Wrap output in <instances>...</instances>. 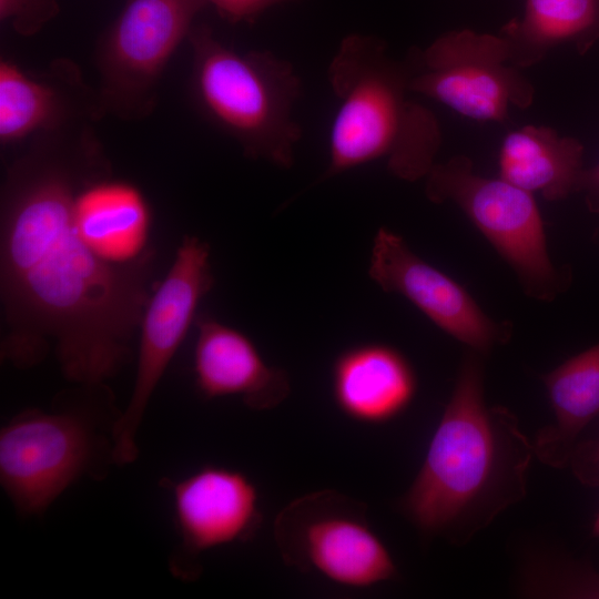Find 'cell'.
I'll list each match as a JSON object with an SVG mask.
<instances>
[{
  "mask_svg": "<svg viewBox=\"0 0 599 599\" xmlns=\"http://www.w3.org/2000/svg\"><path fill=\"white\" fill-rule=\"evenodd\" d=\"M102 173L92 141L43 143L9 169L1 199V355L30 367L53 342L65 377L87 386L102 384L128 361L154 291V252L114 265L75 229V194Z\"/></svg>",
  "mask_w": 599,
  "mask_h": 599,
  "instance_id": "1",
  "label": "cell"
},
{
  "mask_svg": "<svg viewBox=\"0 0 599 599\" xmlns=\"http://www.w3.org/2000/svg\"><path fill=\"white\" fill-rule=\"evenodd\" d=\"M483 390L481 364L471 354L400 500L402 511L426 535L467 541L525 496L532 444L510 412L485 404Z\"/></svg>",
  "mask_w": 599,
  "mask_h": 599,
  "instance_id": "2",
  "label": "cell"
},
{
  "mask_svg": "<svg viewBox=\"0 0 599 599\" xmlns=\"http://www.w3.org/2000/svg\"><path fill=\"white\" fill-rule=\"evenodd\" d=\"M337 100L321 180L376 161L396 177L425 179L441 145L435 113L414 100L405 61L373 35L344 38L327 70Z\"/></svg>",
  "mask_w": 599,
  "mask_h": 599,
  "instance_id": "3",
  "label": "cell"
},
{
  "mask_svg": "<svg viewBox=\"0 0 599 599\" xmlns=\"http://www.w3.org/2000/svg\"><path fill=\"white\" fill-rule=\"evenodd\" d=\"M192 89L203 114L251 159L288 169L302 129L294 115L302 92L293 65L270 51L241 53L206 26L189 35Z\"/></svg>",
  "mask_w": 599,
  "mask_h": 599,
  "instance_id": "4",
  "label": "cell"
},
{
  "mask_svg": "<svg viewBox=\"0 0 599 599\" xmlns=\"http://www.w3.org/2000/svg\"><path fill=\"white\" fill-rule=\"evenodd\" d=\"M425 182L428 200L456 204L511 266L530 297H556L561 280L549 257L534 194L501 177L477 174L465 155L435 163Z\"/></svg>",
  "mask_w": 599,
  "mask_h": 599,
  "instance_id": "5",
  "label": "cell"
},
{
  "mask_svg": "<svg viewBox=\"0 0 599 599\" xmlns=\"http://www.w3.org/2000/svg\"><path fill=\"white\" fill-rule=\"evenodd\" d=\"M274 538L287 566L343 587L370 588L397 576L365 506L335 490L291 501L276 517Z\"/></svg>",
  "mask_w": 599,
  "mask_h": 599,
  "instance_id": "6",
  "label": "cell"
},
{
  "mask_svg": "<svg viewBox=\"0 0 599 599\" xmlns=\"http://www.w3.org/2000/svg\"><path fill=\"white\" fill-rule=\"evenodd\" d=\"M404 61L413 93L476 121L506 122L510 108L534 102V85L510 63L499 34L448 31Z\"/></svg>",
  "mask_w": 599,
  "mask_h": 599,
  "instance_id": "7",
  "label": "cell"
},
{
  "mask_svg": "<svg viewBox=\"0 0 599 599\" xmlns=\"http://www.w3.org/2000/svg\"><path fill=\"white\" fill-rule=\"evenodd\" d=\"M210 256L205 241L185 235L165 277L152 292L140 324L133 392L112 429L113 463L129 464L138 456L135 437L151 396L214 284Z\"/></svg>",
  "mask_w": 599,
  "mask_h": 599,
  "instance_id": "8",
  "label": "cell"
},
{
  "mask_svg": "<svg viewBox=\"0 0 599 599\" xmlns=\"http://www.w3.org/2000/svg\"><path fill=\"white\" fill-rule=\"evenodd\" d=\"M207 0H126L98 48L102 108L125 118L150 112L173 53Z\"/></svg>",
  "mask_w": 599,
  "mask_h": 599,
  "instance_id": "9",
  "label": "cell"
},
{
  "mask_svg": "<svg viewBox=\"0 0 599 599\" xmlns=\"http://www.w3.org/2000/svg\"><path fill=\"white\" fill-rule=\"evenodd\" d=\"M102 445L80 412L26 410L0 432L1 486L21 514H42L93 467Z\"/></svg>",
  "mask_w": 599,
  "mask_h": 599,
  "instance_id": "10",
  "label": "cell"
},
{
  "mask_svg": "<svg viewBox=\"0 0 599 599\" xmlns=\"http://www.w3.org/2000/svg\"><path fill=\"white\" fill-rule=\"evenodd\" d=\"M368 274L383 291L406 297L476 353L486 354L511 335V324L491 319L460 284L417 256L388 229H378L374 236Z\"/></svg>",
  "mask_w": 599,
  "mask_h": 599,
  "instance_id": "11",
  "label": "cell"
},
{
  "mask_svg": "<svg viewBox=\"0 0 599 599\" xmlns=\"http://www.w3.org/2000/svg\"><path fill=\"white\" fill-rule=\"evenodd\" d=\"M169 488L181 537L173 566L182 577H189L190 558L247 540L261 525L257 488L240 470L209 465L171 483Z\"/></svg>",
  "mask_w": 599,
  "mask_h": 599,
  "instance_id": "12",
  "label": "cell"
},
{
  "mask_svg": "<svg viewBox=\"0 0 599 599\" xmlns=\"http://www.w3.org/2000/svg\"><path fill=\"white\" fill-rule=\"evenodd\" d=\"M193 372L206 399L235 396L256 410L272 409L291 392L288 375L267 364L252 339L210 315H199Z\"/></svg>",
  "mask_w": 599,
  "mask_h": 599,
  "instance_id": "13",
  "label": "cell"
},
{
  "mask_svg": "<svg viewBox=\"0 0 599 599\" xmlns=\"http://www.w3.org/2000/svg\"><path fill=\"white\" fill-rule=\"evenodd\" d=\"M416 393L408 361L395 348L377 343L342 352L332 368L336 407L349 419L378 425L400 415Z\"/></svg>",
  "mask_w": 599,
  "mask_h": 599,
  "instance_id": "14",
  "label": "cell"
},
{
  "mask_svg": "<svg viewBox=\"0 0 599 599\" xmlns=\"http://www.w3.org/2000/svg\"><path fill=\"white\" fill-rule=\"evenodd\" d=\"M151 220L143 193L105 173L88 180L74 197L78 233L100 258L114 265H130L153 253L149 248Z\"/></svg>",
  "mask_w": 599,
  "mask_h": 599,
  "instance_id": "15",
  "label": "cell"
},
{
  "mask_svg": "<svg viewBox=\"0 0 599 599\" xmlns=\"http://www.w3.org/2000/svg\"><path fill=\"white\" fill-rule=\"evenodd\" d=\"M583 146L545 125H525L509 132L499 151V177L547 201L579 192Z\"/></svg>",
  "mask_w": 599,
  "mask_h": 599,
  "instance_id": "16",
  "label": "cell"
},
{
  "mask_svg": "<svg viewBox=\"0 0 599 599\" xmlns=\"http://www.w3.org/2000/svg\"><path fill=\"white\" fill-rule=\"evenodd\" d=\"M499 35L518 69L539 63L564 44L585 54L599 41V0H526L521 16L507 22Z\"/></svg>",
  "mask_w": 599,
  "mask_h": 599,
  "instance_id": "17",
  "label": "cell"
},
{
  "mask_svg": "<svg viewBox=\"0 0 599 599\" xmlns=\"http://www.w3.org/2000/svg\"><path fill=\"white\" fill-rule=\"evenodd\" d=\"M544 383L555 423L532 444L538 458L552 466L569 463L580 432L599 414V344L546 374Z\"/></svg>",
  "mask_w": 599,
  "mask_h": 599,
  "instance_id": "18",
  "label": "cell"
},
{
  "mask_svg": "<svg viewBox=\"0 0 599 599\" xmlns=\"http://www.w3.org/2000/svg\"><path fill=\"white\" fill-rule=\"evenodd\" d=\"M69 102L61 85L27 74L16 63H0V141L14 144L37 133L61 129L69 120Z\"/></svg>",
  "mask_w": 599,
  "mask_h": 599,
  "instance_id": "19",
  "label": "cell"
},
{
  "mask_svg": "<svg viewBox=\"0 0 599 599\" xmlns=\"http://www.w3.org/2000/svg\"><path fill=\"white\" fill-rule=\"evenodd\" d=\"M59 13L57 0H0V19L23 35H30Z\"/></svg>",
  "mask_w": 599,
  "mask_h": 599,
  "instance_id": "20",
  "label": "cell"
},
{
  "mask_svg": "<svg viewBox=\"0 0 599 599\" xmlns=\"http://www.w3.org/2000/svg\"><path fill=\"white\" fill-rule=\"evenodd\" d=\"M292 0H207L230 22H253L267 9Z\"/></svg>",
  "mask_w": 599,
  "mask_h": 599,
  "instance_id": "21",
  "label": "cell"
},
{
  "mask_svg": "<svg viewBox=\"0 0 599 599\" xmlns=\"http://www.w3.org/2000/svg\"><path fill=\"white\" fill-rule=\"evenodd\" d=\"M569 463L580 481L599 487V437L576 445Z\"/></svg>",
  "mask_w": 599,
  "mask_h": 599,
  "instance_id": "22",
  "label": "cell"
},
{
  "mask_svg": "<svg viewBox=\"0 0 599 599\" xmlns=\"http://www.w3.org/2000/svg\"><path fill=\"white\" fill-rule=\"evenodd\" d=\"M579 192L585 193L589 210L599 214V163L593 167L585 169Z\"/></svg>",
  "mask_w": 599,
  "mask_h": 599,
  "instance_id": "23",
  "label": "cell"
},
{
  "mask_svg": "<svg viewBox=\"0 0 599 599\" xmlns=\"http://www.w3.org/2000/svg\"><path fill=\"white\" fill-rule=\"evenodd\" d=\"M592 534H593L595 537H598V538H599V514H598V516H597L596 519H595L593 528H592Z\"/></svg>",
  "mask_w": 599,
  "mask_h": 599,
  "instance_id": "24",
  "label": "cell"
}]
</instances>
